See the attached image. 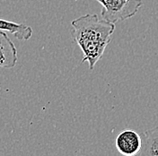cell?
<instances>
[{"label": "cell", "instance_id": "4", "mask_svg": "<svg viewBox=\"0 0 158 156\" xmlns=\"http://www.w3.org/2000/svg\"><path fill=\"white\" fill-rule=\"evenodd\" d=\"M18 60L17 49L6 31L0 30V68L10 69L15 67Z\"/></svg>", "mask_w": 158, "mask_h": 156}, {"label": "cell", "instance_id": "3", "mask_svg": "<svg viewBox=\"0 0 158 156\" xmlns=\"http://www.w3.org/2000/svg\"><path fill=\"white\" fill-rule=\"evenodd\" d=\"M142 145V137L137 131L124 129L118 133L115 139V146L123 156H135L138 154Z\"/></svg>", "mask_w": 158, "mask_h": 156}, {"label": "cell", "instance_id": "6", "mask_svg": "<svg viewBox=\"0 0 158 156\" xmlns=\"http://www.w3.org/2000/svg\"><path fill=\"white\" fill-rule=\"evenodd\" d=\"M0 30L13 33V35L20 40H28L32 36V29L31 26L6 20L0 19Z\"/></svg>", "mask_w": 158, "mask_h": 156}, {"label": "cell", "instance_id": "1", "mask_svg": "<svg viewBox=\"0 0 158 156\" xmlns=\"http://www.w3.org/2000/svg\"><path fill=\"white\" fill-rule=\"evenodd\" d=\"M71 25V36L84 53L82 62L87 61L89 69L93 70L111 40L115 24L95 14H86L73 20Z\"/></svg>", "mask_w": 158, "mask_h": 156}, {"label": "cell", "instance_id": "5", "mask_svg": "<svg viewBox=\"0 0 158 156\" xmlns=\"http://www.w3.org/2000/svg\"><path fill=\"white\" fill-rule=\"evenodd\" d=\"M141 137V148L135 156H158V126L147 130Z\"/></svg>", "mask_w": 158, "mask_h": 156}, {"label": "cell", "instance_id": "2", "mask_svg": "<svg viewBox=\"0 0 158 156\" xmlns=\"http://www.w3.org/2000/svg\"><path fill=\"white\" fill-rule=\"evenodd\" d=\"M102 6V19L117 23L133 17L143 5L142 0H96Z\"/></svg>", "mask_w": 158, "mask_h": 156}]
</instances>
